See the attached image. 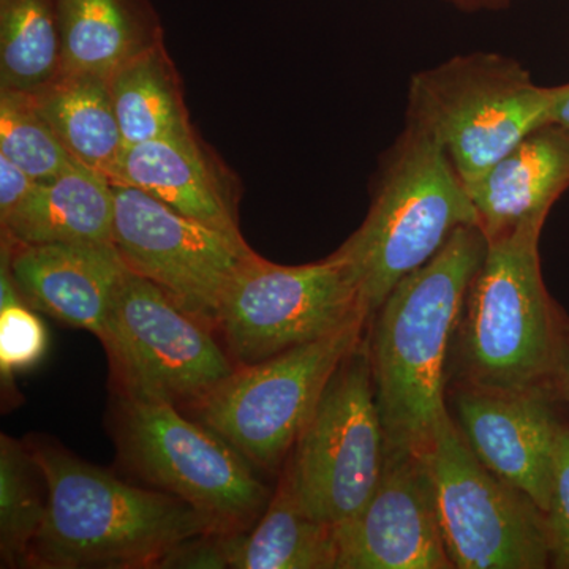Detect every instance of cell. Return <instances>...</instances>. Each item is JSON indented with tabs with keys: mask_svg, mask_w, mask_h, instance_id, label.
<instances>
[{
	"mask_svg": "<svg viewBox=\"0 0 569 569\" xmlns=\"http://www.w3.org/2000/svg\"><path fill=\"white\" fill-rule=\"evenodd\" d=\"M488 252L477 224L462 227L392 288L366 329L387 451H421L449 410L452 336L471 279Z\"/></svg>",
	"mask_w": 569,
	"mask_h": 569,
	"instance_id": "6da1fadb",
	"label": "cell"
},
{
	"mask_svg": "<svg viewBox=\"0 0 569 569\" xmlns=\"http://www.w3.org/2000/svg\"><path fill=\"white\" fill-rule=\"evenodd\" d=\"M546 220H530L488 241L452 336L448 381L452 378L455 388L556 395L569 316L542 277L539 241Z\"/></svg>",
	"mask_w": 569,
	"mask_h": 569,
	"instance_id": "7a4b0ae2",
	"label": "cell"
},
{
	"mask_svg": "<svg viewBox=\"0 0 569 569\" xmlns=\"http://www.w3.org/2000/svg\"><path fill=\"white\" fill-rule=\"evenodd\" d=\"M31 451L47 481L48 508L29 568H162L183 541L213 533L181 498L137 488L62 449L31 445Z\"/></svg>",
	"mask_w": 569,
	"mask_h": 569,
	"instance_id": "3957f363",
	"label": "cell"
},
{
	"mask_svg": "<svg viewBox=\"0 0 569 569\" xmlns=\"http://www.w3.org/2000/svg\"><path fill=\"white\" fill-rule=\"evenodd\" d=\"M478 217L440 142L407 122L378 170L365 222L337 249L353 266L372 317L400 280Z\"/></svg>",
	"mask_w": 569,
	"mask_h": 569,
	"instance_id": "277c9868",
	"label": "cell"
},
{
	"mask_svg": "<svg viewBox=\"0 0 569 569\" xmlns=\"http://www.w3.org/2000/svg\"><path fill=\"white\" fill-rule=\"evenodd\" d=\"M552 88L497 52H470L419 71L408 88L407 122L432 134L467 186L527 134L550 122Z\"/></svg>",
	"mask_w": 569,
	"mask_h": 569,
	"instance_id": "5b68a950",
	"label": "cell"
},
{
	"mask_svg": "<svg viewBox=\"0 0 569 569\" xmlns=\"http://www.w3.org/2000/svg\"><path fill=\"white\" fill-rule=\"evenodd\" d=\"M118 441L138 477L197 509L213 533H244L271 501L238 449L171 403L119 400Z\"/></svg>",
	"mask_w": 569,
	"mask_h": 569,
	"instance_id": "8992f818",
	"label": "cell"
},
{
	"mask_svg": "<svg viewBox=\"0 0 569 569\" xmlns=\"http://www.w3.org/2000/svg\"><path fill=\"white\" fill-rule=\"evenodd\" d=\"M370 320L353 266L339 252L282 266L258 253L238 269L220 302L217 331L236 367L257 365Z\"/></svg>",
	"mask_w": 569,
	"mask_h": 569,
	"instance_id": "52a82bcc",
	"label": "cell"
},
{
	"mask_svg": "<svg viewBox=\"0 0 569 569\" xmlns=\"http://www.w3.org/2000/svg\"><path fill=\"white\" fill-rule=\"evenodd\" d=\"M367 323L359 320L257 365L236 367L187 407L190 417L219 433L257 470H279L329 378L365 337Z\"/></svg>",
	"mask_w": 569,
	"mask_h": 569,
	"instance_id": "ba28073f",
	"label": "cell"
},
{
	"mask_svg": "<svg viewBox=\"0 0 569 569\" xmlns=\"http://www.w3.org/2000/svg\"><path fill=\"white\" fill-rule=\"evenodd\" d=\"M421 452L455 569L550 568L545 512L482 466L449 410Z\"/></svg>",
	"mask_w": 569,
	"mask_h": 569,
	"instance_id": "9c48e42d",
	"label": "cell"
},
{
	"mask_svg": "<svg viewBox=\"0 0 569 569\" xmlns=\"http://www.w3.org/2000/svg\"><path fill=\"white\" fill-rule=\"evenodd\" d=\"M213 331L157 284L127 271L100 339L121 399L176 407L203 399L236 369Z\"/></svg>",
	"mask_w": 569,
	"mask_h": 569,
	"instance_id": "30bf717a",
	"label": "cell"
},
{
	"mask_svg": "<svg viewBox=\"0 0 569 569\" xmlns=\"http://www.w3.org/2000/svg\"><path fill=\"white\" fill-rule=\"evenodd\" d=\"M385 456L365 335L329 378L287 460L307 509L340 526L372 497Z\"/></svg>",
	"mask_w": 569,
	"mask_h": 569,
	"instance_id": "8fae6325",
	"label": "cell"
},
{
	"mask_svg": "<svg viewBox=\"0 0 569 569\" xmlns=\"http://www.w3.org/2000/svg\"><path fill=\"white\" fill-rule=\"evenodd\" d=\"M112 246L127 269L217 331L224 290L253 253L246 239L190 219L134 187L112 183Z\"/></svg>",
	"mask_w": 569,
	"mask_h": 569,
	"instance_id": "7c38bea8",
	"label": "cell"
},
{
	"mask_svg": "<svg viewBox=\"0 0 569 569\" xmlns=\"http://www.w3.org/2000/svg\"><path fill=\"white\" fill-rule=\"evenodd\" d=\"M337 569H455L421 451H387L365 508L337 526Z\"/></svg>",
	"mask_w": 569,
	"mask_h": 569,
	"instance_id": "4fadbf2b",
	"label": "cell"
},
{
	"mask_svg": "<svg viewBox=\"0 0 569 569\" xmlns=\"http://www.w3.org/2000/svg\"><path fill=\"white\" fill-rule=\"evenodd\" d=\"M550 391L455 388L456 425L468 447L498 478L546 512L565 421Z\"/></svg>",
	"mask_w": 569,
	"mask_h": 569,
	"instance_id": "5bb4252c",
	"label": "cell"
},
{
	"mask_svg": "<svg viewBox=\"0 0 569 569\" xmlns=\"http://www.w3.org/2000/svg\"><path fill=\"white\" fill-rule=\"evenodd\" d=\"M2 258L32 309L102 339L129 271L114 246L20 244L2 238Z\"/></svg>",
	"mask_w": 569,
	"mask_h": 569,
	"instance_id": "9a60e30c",
	"label": "cell"
},
{
	"mask_svg": "<svg viewBox=\"0 0 569 569\" xmlns=\"http://www.w3.org/2000/svg\"><path fill=\"white\" fill-rule=\"evenodd\" d=\"M569 187V132L546 123L505 153L467 192L486 239L548 219Z\"/></svg>",
	"mask_w": 569,
	"mask_h": 569,
	"instance_id": "2e32d148",
	"label": "cell"
},
{
	"mask_svg": "<svg viewBox=\"0 0 569 569\" xmlns=\"http://www.w3.org/2000/svg\"><path fill=\"white\" fill-rule=\"evenodd\" d=\"M118 186L134 187L190 219L242 238L233 183L197 133L129 146Z\"/></svg>",
	"mask_w": 569,
	"mask_h": 569,
	"instance_id": "e0dca14e",
	"label": "cell"
},
{
	"mask_svg": "<svg viewBox=\"0 0 569 569\" xmlns=\"http://www.w3.org/2000/svg\"><path fill=\"white\" fill-rule=\"evenodd\" d=\"M112 183L77 163L58 178L37 182L0 224L2 238L20 244H112Z\"/></svg>",
	"mask_w": 569,
	"mask_h": 569,
	"instance_id": "ac0fdd59",
	"label": "cell"
},
{
	"mask_svg": "<svg viewBox=\"0 0 569 569\" xmlns=\"http://www.w3.org/2000/svg\"><path fill=\"white\" fill-rule=\"evenodd\" d=\"M227 549L231 569H337V526L307 509L284 460L263 516L244 533L230 535Z\"/></svg>",
	"mask_w": 569,
	"mask_h": 569,
	"instance_id": "d6986e66",
	"label": "cell"
},
{
	"mask_svg": "<svg viewBox=\"0 0 569 569\" xmlns=\"http://www.w3.org/2000/svg\"><path fill=\"white\" fill-rule=\"evenodd\" d=\"M62 70L110 78L163 40L151 0H59Z\"/></svg>",
	"mask_w": 569,
	"mask_h": 569,
	"instance_id": "ffe728a7",
	"label": "cell"
},
{
	"mask_svg": "<svg viewBox=\"0 0 569 569\" xmlns=\"http://www.w3.org/2000/svg\"><path fill=\"white\" fill-rule=\"evenodd\" d=\"M32 93L41 114L70 156L82 167L118 183L126 142L108 78L61 71Z\"/></svg>",
	"mask_w": 569,
	"mask_h": 569,
	"instance_id": "44dd1931",
	"label": "cell"
},
{
	"mask_svg": "<svg viewBox=\"0 0 569 569\" xmlns=\"http://www.w3.org/2000/svg\"><path fill=\"white\" fill-rule=\"evenodd\" d=\"M108 82L126 148L194 133L181 77L163 40L119 67Z\"/></svg>",
	"mask_w": 569,
	"mask_h": 569,
	"instance_id": "7402d4cb",
	"label": "cell"
},
{
	"mask_svg": "<svg viewBox=\"0 0 569 569\" xmlns=\"http://www.w3.org/2000/svg\"><path fill=\"white\" fill-rule=\"evenodd\" d=\"M61 70L59 0H0V91H39Z\"/></svg>",
	"mask_w": 569,
	"mask_h": 569,
	"instance_id": "603a6c76",
	"label": "cell"
},
{
	"mask_svg": "<svg viewBox=\"0 0 569 569\" xmlns=\"http://www.w3.org/2000/svg\"><path fill=\"white\" fill-rule=\"evenodd\" d=\"M48 488L31 447L0 437V557L3 568L28 567L43 526Z\"/></svg>",
	"mask_w": 569,
	"mask_h": 569,
	"instance_id": "cb8c5ba5",
	"label": "cell"
},
{
	"mask_svg": "<svg viewBox=\"0 0 569 569\" xmlns=\"http://www.w3.org/2000/svg\"><path fill=\"white\" fill-rule=\"evenodd\" d=\"M0 156L37 182L58 178L78 163L41 114L32 92L0 91Z\"/></svg>",
	"mask_w": 569,
	"mask_h": 569,
	"instance_id": "d4e9b609",
	"label": "cell"
},
{
	"mask_svg": "<svg viewBox=\"0 0 569 569\" xmlns=\"http://www.w3.org/2000/svg\"><path fill=\"white\" fill-rule=\"evenodd\" d=\"M47 326L21 298L2 258L0 266V376L3 388L11 387L14 376L28 372L47 353Z\"/></svg>",
	"mask_w": 569,
	"mask_h": 569,
	"instance_id": "484cf974",
	"label": "cell"
},
{
	"mask_svg": "<svg viewBox=\"0 0 569 569\" xmlns=\"http://www.w3.org/2000/svg\"><path fill=\"white\" fill-rule=\"evenodd\" d=\"M550 568L569 569V425L565 422L557 445L552 489L546 509Z\"/></svg>",
	"mask_w": 569,
	"mask_h": 569,
	"instance_id": "4316f807",
	"label": "cell"
},
{
	"mask_svg": "<svg viewBox=\"0 0 569 569\" xmlns=\"http://www.w3.org/2000/svg\"><path fill=\"white\" fill-rule=\"evenodd\" d=\"M36 186V179L7 157L0 156V220L17 211Z\"/></svg>",
	"mask_w": 569,
	"mask_h": 569,
	"instance_id": "83f0119b",
	"label": "cell"
},
{
	"mask_svg": "<svg viewBox=\"0 0 569 569\" xmlns=\"http://www.w3.org/2000/svg\"><path fill=\"white\" fill-rule=\"evenodd\" d=\"M556 395L561 403L569 407V317L565 326L563 342H561L559 366L556 373Z\"/></svg>",
	"mask_w": 569,
	"mask_h": 569,
	"instance_id": "f1b7e54d",
	"label": "cell"
},
{
	"mask_svg": "<svg viewBox=\"0 0 569 569\" xmlns=\"http://www.w3.org/2000/svg\"><path fill=\"white\" fill-rule=\"evenodd\" d=\"M550 122L563 127L569 132V82L552 88Z\"/></svg>",
	"mask_w": 569,
	"mask_h": 569,
	"instance_id": "f546056e",
	"label": "cell"
},
{
	"mask_svg": "<svg viewBox=\"0 0 569 569\" xmlns=\"http://www.w3.org/2000/svg\"><path fill=\"white\" fill-rule=\"evenodd\" d=\"M448 6L455 7L466 13H478V11H500L511 7L516 0H443Z\"/></svg>",
	"mask_w": 569,
	"mask_h": 569,
	"instance_id": "4dcf8cb0",
	"label": "cell"
}]
</instances>
